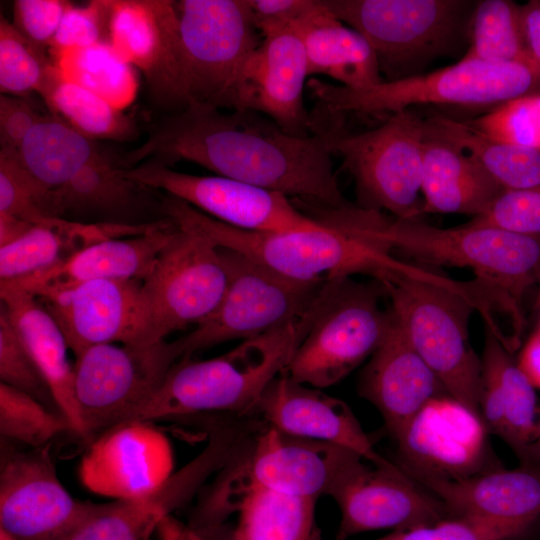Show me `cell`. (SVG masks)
<instances>
[{
    "label": "cell",
    "instance_id": "obj_1",
    "mask_svg": "<svg viewBox=\"0 0 540 540\" xmlns=\"http://www.w3.org/2000/svg\"><path fill=\"white\" fill-rule=\"evenodd\" d=\"M324 137L285 132L253 110L222 109L202 103L163 114L147 137L120 155L124 168L143 162L171 167L179 161L291 196L303 208L334 210L351 205L342 195Z\"/></svg>",
    "mask_w": 540,
    "mask_h": 540
},
{
    "label": "cell",
    "instance_id": "obj_2",
    "mask_svg": "<svg viewBox=\"0 0 540 540\" xmlns=\"http://www.w3.org/2000/svg\"><path fill=\"white\" fill-rule=\"evenodd\" d=\"M163 210L177 226L196 230L218 246L295 280L361 274L386 284L420 274L416 264L399 259L384 242L348 222H321L320 228L309 231L262 233L226 225L167 194Z\"/></svg>",
    "mask_w": 540,
    "mask_h": 540
},
{
    "label": "cell",
    "instance_id": "obj_3",
    "mask_svg": "<svg viewBox=\"0 0 540 540\" xmlns=\"http://www.w3.org/2000/svg\"><path fill=\"white\" fill-rule=\"evenodd\" d=\"M313 314L312 306L301 320L244 340L222 356L203 361L182 359L133 421L203 412L254 415L265 389L286 370Z\"/></svg>",
    "mask_w": 540,
    "mask_h": 540
},
{
    "label": "cell",
    "instance_id": "obj_4",
    "mask_svg": "<svg viewBox=\"0 0 540 540\" xmlns=\"http://www.w3.org/2000/svg\"><path fill=\"white\" fill-rule=\"evenodd\" d=\"M308 88L327 116L394 114L417 105L499 106L540 92V69L517 62L461 58L457 63L377 85L351 89L317 78Z\"/></svg>",
    "mask_w": 540,
    "mask_h": 540
},
{
    "label": "cell",
    "instance_id": "obj_5",
    "mask_svg": "<svg viewBox=\"0 0 540 540\" xmlns=\"http://www.w3.org/2000/svg\"><path fill=\"white\" fill-rule=\"evenodd\" d=\"M361 228L418 264L469 268L519 303L528 288L540 284V234L469 223L439 228L378 211L370 212Z\"/></svg>",
    "mask_w": 540,
    "mask_h": 540
},
{
    "label": "cell",
    "instance_id": "obj_6",
    "mask_svg": "<svg viewBox=\"0 0 540 540\" xmlns=\"http://www.w3.org/2000/svg\"><path fill=\"white\" fill-rule=\"evenodd\" d=\"M311 116L312 132L324 137L353 177L356 206L398 219H422L423 117L410 108L391 114L380 126L350 133L340 116H328L326 122Z\"/></svg>",
    "mask_w": 540,
    "mask_h": 540
},
{
    "label": "cell",
    "instance_id": "obj_7",
    "mask_svg": "<svg viewBox=\"0 0 540 540\" xmlns=\"http://www.w3.org/2000/svg\"><path fill=\"white\" fill-rule=\"evenodd\" d=\"M372 47L384 81L421 74L434 59L470 40V0H322Z\"/></svg>",
    "mask_w": 540,
    "mask_h": 540
},
{
    "label": "cell",
    "instance_id": "obj_8",
    "mask_svg": "<svg viewBox=\"0 0 540 540\" xmlns=\"http://www.w3.org/2000/svg\"><path fill=\"white\" fill-rule=\"evenodd\" d=\"M383 285L352 277L328 279L314 306L305 337L287 368L294 380L315 387L332 386L370 357L391 321L384 310Z\"/></svg>",
    "mask_w": 540,
    "mask_h": 540
},
{
    "label": "cell",
    "instance_id": "obj_9",
    "mask_svg": "<svg viewBox=\"0 0 540 540\" xmlns=\"http://www.w3.org/2000/svg\"><path fill=\"white\" fill-rule=\"evenodd\" d=\"M383 287L414 349L448 394L480 416L482 363L469 339L470 317L477 312L474 303L420 280L401 279Z\"/></svg>",
    "mask_w": 540,
    "mask_h": 540
},
{
    "label": "cell",
    "instance_id": "obj_10",
    "mask_svg": "<svg viewBox=\"0 0 540 540\" xmlns=\"http://www.w3.org/2000/svg\"><path fill=\"white\" fill-rule=\"evenodd\" d=\"M218 247L228 275L227 288L217 308L194 330L176 339L182 359L226 341L251 339L301 320L328 280H295Z\"/></svg>",
    "mask_w": 540,
    "mask_h": 540
},
{
    "label": "cell",
    "instance_id": "obj_11",
    "mask_svg": "<svg viewBox=\"0 0 540 540\" xmlns=\"http://www.w3.org/2000/svg\"><path fill=\"white\" fill-rule=\"evenodd\" d=\"M182 358L176 340L145 345L99 344L76 355L74 392L84 441L131 422Z\"/></svg>",
    "mask_w": 540,
    "mask_h": 540
},
{
    "label": "cell",
    "instance_id": "obj_12",
    "mask_svg": "<svg viewBox=\"0 0 540 540\" xmlns=\"http://www.w3.org/2000/svg\"><path fill=\"white\" fill-rule=\"evenodd\" d=\"M191 103L234 110L242 69L262 40L248 0L175 1Z\"/></svg>",
    "mask_w": 540,
    "mask_h": 540
},
{
    "label": "cell",
    "instance_id": "obj_13",
    "mask_svg": "<svg viewBox=\"0 0 540 540\" xmlns=\"http://www.w3.org/2000/svg\"><path fill=\"white\" fill-rule=\"evenodd\" d=\"M227 284L217 244L196 230L177 226L142 281L147 343L163 341L204 320L221 302Z\"/></svg>",
    "mask_w": 540,
    "mask_h": 540
},
{
    "label": "cell",
    "instance_id": "obj_14",
    "mask_svg": "<svg viewBox=\"0 0 540 540\" xmlns=\"http://www.w3.org/2000/svg\"><path fill=\"white\" fill-rule=\"evenodd\" d=\"M103 504L74 499L50 445L18 450L1 440L0 529L15 540H64Z\"/></svg>",
    "mask_w": 540,
    "mask_h": 540
},
{
    "label": "cell",
    "instance_id": "obj_15",
    "mask_svg": "<svg viewBox=\"0 0 540 540\" xmlns=\"http://www.w3.org/2000/svg\"><path fill=\"white\" fill-rule=\"evenodd\" d=\"M124 172L137 182L241 230L289 233L322 226L285 194L231 178L187 174L150 161L124 168Z\"/></svg>",
    "mask_w": 540,
    "mask_h": 540
},
{
    "label": "cell",
    "instance_id": "obj_16",
    "mask_svg": "<svg viewBox=\"0 0 540 540\" xmlns=\"http://www.w3.org/2000/svg\"><path fill=\"white\" fill-rule=\"evenodd\" d=\"M482 418L450 395L428 402L394 438L413 481L456 480L496 469ZM499 468V467H498Z\"/></svg>",
    "mask_w": 540,
    "mask_h": 540
},
{
    "label": "cell",
    "instance_id": "obj_17",
    "mask_svg": "<svg viewBox=\"0 0 540 540\" xmlns=\"http://www.w3.org/2000/svg\"><path fill=\"white\" fill-rule=\"evenodd\" d=\"M327 496L341 517L337 540L363 532L404 530L450 517L443 504L398 466L375 465L356 454L342 469Z\"/></svg>",
    "mask_w": 540,
    "mask_h": 540
},
{
    "label": "cell",
    "instance_id": "obj_18",
    "mask_svg": "<svg viewBox=\"0 0 540 540\" xmlns=\"http://www.w3.org/2000/svg\"><path fill=\"white\" fill-rule=\"evenodd\" d=\"M109 42L143 75L165 113L190 104L175 1L110 0Z\"/></svg>",
    "mask_w": 540,
    "mask_h": 540
},
{
    "label": "cell",
    "instance_id": "obj_19",
    "mask_svg": "<svg viewBox=\"0 0 540 540\" xmlns=\"http://www.w3.org/2000/svg\"><path fill=\"white\" fill-rule=\"evenodd\" d=\"M37 299L75 356L99 344H148L140 280H91Z\"/></svg>",
    "mask_w": 540,
    "mask_h": 540
},
{
    "label": "cell",
    "instance_id": "obj_20",
    "mask_svg": "<svg viewBox=\"0 0 540 540\" xmlns=\"http://www.w3.org/2000/svg\"><path fill=\"white\" fill-rule=\"evenodd\" d=\"M173 455L167 437L148 421L123 423L99 434L79 465L89 491L115 500L143 497L172 475Z\"/></svg>",
    "mask_w": 540,
    "mask_h": 540
},
{
    "label": "cell",
    "instance_id": "obj_21",
    "mask_svg": "<svg viewBox=\"0 0 540 540\" xmlns=\"http://www.w3.org/2000/svg\"><path fill=\"white\" fill-rule=\"evenodd\" d=\"M307 77L306 54L296 29L265 34L242 69L234 110L256 111L291 135L309 136L312 118L303 100Z\"/></svg>",
    "mask_w": 540,
    "mask_h": 540
},
{
    "label": "cell",
    "instance_id": "obj_22",
    "mask_svg": "<svg viewBox=\"0 0 540 540\" xmlns=\"http://www.w3.org/2000/svg\"><path fill=\"white\" fill-rule=\"evenodd\" d=\"M356 454L334 443L289 435L267 425L238 468V477L243 478L240 486L318 499L327 495Z\"/></svg>",
    "mask_w": 540,
    "mask_h": 540
},
{
    "label": "cell",
    "instance_id": "obj_23",
    "mask_svg": "<svg viewBox=\"0 0 540 540\" xmlns=\"http://www.w3.org/2000/svg\"><path fill=\"white\" fill-rule=\"evenodd\" d=\"M255 414L283 433L334 443L375 465L395 466L376 451L347 403L294 380L285 370L265 389Z\"/></svg>",
    "mask_w": 540,
    "mask_h": 540
},
{
    "label": "cell",
    "instance_id": "obj_24",
    "mask_svg": "<svg viewBox=\"0 0 540 540\" xmlns=\"http://www.w3.org/2000/svg\"><path fill=\"white\" fill-rule=\"evenodd\" d=\"M358 393L377 408L393 438L428 402L449 395L392 310L387 332L360 374Z\"/></svg>",
    "mask_w": 540,
    "mask_h": 540
},
{
    "label": "cell",
    "instance_id": "obj_25",
    "mask_svg": "<svg viewBox=\"0 0 540 540\" xmlns=\"http://www.w3.org/2000/svg\"><path fill=\"white\" fill-rule=\"evenodd\" d=\"M162 196L129 178L119 162H100L50 189V210L55 218L81 223L143 225L168 219Z\"/></svg>",
    "mask_w": 540,
    "mask_h": 540
},
{
    "label": "cell",
    "instance_id": "obj_26",
    "mask_svg": "<svg viewBox=\"0 0 540 540\" xmlns=\"http://www.w3.org/2000/svg\"><path fill=\"white\" fill-rule=\"evenodd\" d=\"M176 228L169 219L144 234L91 243L41 271L18 280L1 282L38 298L91 280L143 281Z\"/></svg>",
    "mask_w": 540,
    "mask_h": 540
},
{
    "label": "cell",
    "instance_id": "obj_27",
    "mask_svg": "<svg viewBox=\"0 0 540 540\" xmlns=\"http://www.w3.org/2000/svg\"><path fill=\"white\" fill-rule=\"evenodd\" d=\"M450 517H480L532 526L540 518V468H496L462 479L415 481Z\"/></svg>",
    "mask_w": 540,
    "mask_h": 540
},
{
    "label": "cell",
    "instance_id": "obj_28",
    "mask_svg": "<svg viewBox=\"0 0 540 540\" xmlns=\"http://www.w3.org/2000/svg\"><path fill=\"white\" fill-rule=\"evenodd\" d=\"M481 363L480 416L488 432L504 440L520 458L540 417L535 386L488 327Z\"/></svg>",
    "mask_w": 540,
    "mask_h": 540
},
{
    "label": "cell",
    "instance_id": "obj_29",
    "mask_svg": "<svg viewBox=\"0 0 540 540\" xmlns=\"http://www.w3.org/2000/svg\"><path fill=\"white\" fill-rule=\"evenodd\" d=\"M3 304L20 338L46 380L56 404L72 432L84 440L74 392V373L68 344L58 324L30 293L9 283L0 282Z\"/></svg>",
    "mask_w": 540,
    "mask_h": 540
},
{
    "label": "cell",
    "instance_id": "obj_30",
    "mask_svg": "<svg viewBox=\"0 0 540 540\" xmlns=\"http://www.w3.org/2000/svg\"><path fill=\"white\" fill-rule=\"evenodd\" d=\"M504 190L455 144L425 132L422 198L425 213L483 214Z\"/></svg>",
    "mask_w": 540,
    "mask_h": 540
},
{
    "label": "cell",
    "instance_id": "obj_31",
    "mask_svg": "<svg viewBox=\"0 0 540 540\" xmlns=\"http://www.w3.org/2000/svg\"><path fill=\"white\" fill-rule=\"evenodd\" d=\"M293 27L304 46L309 76L325 75L351 89L384 81L367 40L337 19L322 0Z\"/></svg>",
    "mask_w": 540,
    "mask_h": 540
},
{
    "label": "cell",
    "instance_id": "obj_32",
    "mask_svg": "<svg viewBox=\"0 0 540 540\" xmlns=\"http://www.w3.org/2000/svg\"><path fill=\"white\" fill-rule=\"evenodd\" d=\"M14 151L27 172L48 189L64 185L87 165L120 163L118 155L101 149L96 140L53 114L43 117Z\"/></svg>",
    "mask_w": 540,
    "mask_h": 540
},
{
    "label": "cell",
    "instance_id": "obj_33",
    "mask_svg": "<svg viewBox=\"0 0 540 540\" xmlns=\"http://www.w3.org/2000/svg\"><path fill=\"white\" fill-rule=\"evenodd\" d=\"M425 132L472 156L503 190L540 187V151L492 139L467 122L443 115L425 118Z\"/></svg>",
    "mask_w": 540,
    "mask_h": 540
},
{
    "label": "cell",
    "instance_id": "obj_34",
    "mask_svg": "<svg viewBox=\"0 0 540 540\" xmlns=\"http://www.w3.org/2000/svg\"><path fill=\"white\" fill-rule=\"evenodd\" d=\"M233 540H315L317 499L240 486Z\"/></svg>",
    "mask_w": 540,
    "mask_h": 540
},
{
    "label": "cell",
    "instance_id": "obj_35",
    "mask_svg": "<svg viewBox=\"0 0 540 540\" xmlns=\"http://www.w3.org/2000/svg\"><path fill=\"white\" fill-rule=\"evenodd\" d=\"M40 96L51 114L93 140L130 141L138 135L132 117L96 93L65 79L57 68Z\"/></svg>",
    "mask_w": 540,
    "mask_h": 540
},
{
    "label": "cell",
    "instance_id": "obj_36",
    "mask_svg": "<svg viewBox=\"0 0 540 540\" xmlns=\"http://www.w3.org/2000/svg\"><path fill=\"white\" fill-rule=\"evenodd\" d=\"M59 73L124 110L136 97V69L110 44L51 51Z\"/></svg>",
    "mask_w": 540,
    "mask_h": 540
},
{
    "label": "cell",
    "instance_id": "obj_37",
    "mask_svg": "<svg viewBox=\"0 0 540 540\" xmlns=\"http://www.w3.org/2000/svg\"><path fill=\"white\" fill-rule=\"evenodd\" d=\"M463 58L517 62L538 67L527 46L522 6L509 0L477 2L469 46Z\"/></svg>",
    "mask_w": 540,
    "mask_h": 540
},
{
    "label": "cell",
    "instance_id": "obj_38",
    "mask_svg": "<svg viewBox=\"0 0 540 540\" xmlns=\"http://www.w3.org/2000/svg\"><path fill=\"white\" fill-rule=\"evenodd\" d=\"M56 71L45 49L23 36L8 19L0 20V91L13 96L39 95Z\"/></svg>",
    "mask_w": 540,
    "mask_h": 540
},
{
    "label": "cell",
    "instance_id": "obj_39",
    "mask_svg": "<svg viewBox=\"0 0 540 540\" xmlns=\"http://www.w3.org/2000/svg\"><path fill=\"white\" fill-rule=\"evenodd\" d=\"M163 516V506L153 495L115 500L103 504L64 540H143Z\"/></svg>",
    "mask_w": 540,
    "mask_h": 540
},
{
    "label": "cell",
    "instance_id": "obj_40",
    "mask_svg": "<svg viewBox=\"0 0 540 540\" xmlns=\"http://www.w3.org/2000/svg\"><path fill=\"white\" fill-rule=\"evenodd\" d=\"M70 431L66 418L33 397L0 383V434L29 448L50 445L59 434Z\"/></svg>",
    "mask_w": 540,
    "mask_h": 540
},
{
    "label": "cell",
    "instance_id": "obj_41",
    "mask_svg": "<svg viewBox=\"0 0 540 540\" xmlns=\"http://www.w3.org/2000/svg\"><path fill=\"white\" fill-rule=\"evenodd\" d=\"M49 194L50 189L41 185L20 164L14 150L0 149V214L33 225L75 227L77 222L52 216Z\"/></svg>",
    "mask_w": 540,
    "mask_h": 540
},
{
    "label": "cell",
    "instance_id": "obj_42",
    "mask_svg": "<svg viewBox=\"0 0 540 540\" xmlns=\"http://www.w3.org/2000/svg\"><path fill=\"white\" fill-rule=\"evenodd\" d=\"M467 123L492 139L540 151V92L507 101Z\"/></svg>",
    "mask_w": 540,
    "mask_h": 540
},
{
    "label": "cell",
    "instance_id": "obj_43",
    "mask_svg": "<svg viewBox=\"0 0 540 540\" xmlns=\"http://www.w3.org/2000/svg\"><path fill=\"white\" fill-rule=\"evenodd\" d=\"M0 380V383L26 393L62 415L46 380L3 304L0 308Z\"/></svg>",
    "mask_w": 540,
    "mask_h": 540
},
{
    "label": "cell",
    "instance_id": "obj_44",
    "mask_svg": "<svg viewBox=\"0 0 540 540\" xmlns=\"http://www.w3.org/2000/svg\"><path fill=\"white\" fill-rule=\"evenodd\" d=\"M531 526L480 517H447L437 522L393 531L376 540H511Z\"/></svg>",
    "mask_w": 540,
    "mask_h": 540
},
{
    "label": "cell",
    "instance_id": "obj_45",
    "mask_svg": "<svg viewBox=\"0 0 540 540\" xmlns=\"http://www.w3.org/2000/svg\"><path fill=\"white\" fill-rule=\"evenodd\" d=\"M110 0H93L85 5H74L66 10L51 51L85 48L109 42Z\"/></svg>",
    "mask_w": 540,
    "mask_h": 540
},
{
    "label": "cell",
    "instance_id": "obj_46",
    "mask_svg": "<svg viewBox=\"0 0 540 540\" xmlns=\"http://www.w3.org/2000/svg\"><path fill=\"white\" fill-rule=\"evenodd\" d=\"M469 224L522 234H540V187L504 190L483 214L474 217Z\"/></svg>",
    "mask_w": 540,
    "mask_h": 540
},
{
    "label": "cell",
    "instance_id": "obj_47",
    "mask_svg": "<svg viewBox=\"0 0 540 540\" xmlns=\"http://www.w3.org/2000/svg\"><path fill=\"white\" fill-rule=\"evenodd\" d=\"M72 3L64 0H16L13 25L41 48L51 46L61 20Z\"/></svg>",
    "mask_w": 540,
    "mask_h": 540
},
{
    "label": "cell",
    "instance_id": "obj_48",
    "mask_svg": "<svg viewBox=\"0 0 540 540\" xmlns=\"http://www.w3.org/2000/svg\"><path fill=\"white\" fill-rule=\"evenodd\" d=\"M29 96H0V147L17 150L29 131L43 118Z\"/></svg>",
    "mask_w": 540,
    "mask_h": 540
},
{
    "label": "cell",
    "instance_id": "obj_49",
    "mask_svg": "<svg viewBox=\"0 0 540 540\" xmlns=\"http://www.w3.org/2000/svg\"><path fill=\"white\" fill-rule=\"evenodd\" d=\"M261 35L292 27L315 5L316 0H248Z\"/></svg>",
    "mask_w": 540,
    "mask_h": 540
},
{
    "label": "cell",
    "instance_id": "obj_50",
    "mask_svg": "<svg viewBox=\"0 0 540 540\" xmlns=\"http://www.w3.org/2000/svg\"><path fill=\"white\" fill-rule=\"evenodd\" d=\"M180 528L166 540H233V528L224 521H212Z\"/></svg>",
    "mask_w": 540,
    "mask_h": 540
},
{
    "label": "cell",
    "instance_id": "obj_51",
    "mask_svg": "<svg viewBox=\"0 0 540 540\" xmlns=\"http://www.w3.org/2000/svg\"><path fill=\"white\" fill-rule=\"evenodd\" d=\"M521 6L527 46L532 60L540 68V0Z\"/></svg>",
    "mask_w": 540,
    "mask_h": 540
},
{
    "label": "cell",
    "instance_id": "obj_52",
    "mask_svg": "<svg viewBox=\"0 0 540 540\" xmlns=\"http://www.w3.org/2000/svg\"><path fill=\"white\" fill-rule=\"evenodd\" d=\"M517 361L535 388H540V332L533 331Z\"/></svg>",
    "mask_w": 540,
    "mask_h": 540
},
{
    "label": "cell",
    "instance_id": "obj_53",
    "mask_svg": "<svg viewBox=\"0 0 540 540\" xmlns=\"http://www.w3.org/2000/svg\"><path fill=\"white\" fill-rule=\"evenodd\" d=\"M32 226L34 225L14 216L0 214V246L14 241Z\"/></svg>",
    "mask_w": 540,
    "mask_h": 540
},
{
    "label": "cell",
    "instance_id": "obj_54",
    "mask_svg": "<svg viewBox=\"0 0 540 540\" xmlns=\"http://www.w3.org/2000/svg\"><path fill=\"white\" fill-rule=\"evenodd\" d=\"M520 459L524 464L540 465V417L535 435Z\"/></svg>",
    "mask_w": 540,
    "mask_h": 540
},
{
    "label": "cell",
    "instance_id": "obj_55",
    "mask_svg": "<svg viewBox=\"0 0 540 540\" xmlns=\"http://www.w3.org/2000/svg\"><path fill=\"white\" fill-rule=\"evenodd\" d=\"M337 214H343V215L349 217L350 219H352V220L356 223L355 219H354L351 215H349L348 213H346V212H344V211H336V212H333V213L329 214L328 216H326V217L324 218L323 222H325L327 219H329V218H331L332 216L337 215ZM323 222H322V223H323ZM356 224H357V223H356ZM369 235H370V234H369ZM436 273L438 274V281L435 282V283H432V284L440 285V286L444 285V284L446 283V278H445V276H444L443 274L438 273V272H436ZM424 282H425V281H424ZM393 283H394V282H393ZM428 283H429V282H428ZM385 285H386V284H385Z\"/></svg>",
    "mask_w": 540,
    "mask_h": 540
},
{
    "label": "cell",
    "instance_id": "obj_56",
    "mask_svg": "<svg viewBox=\"0 0 540 540\" xmlns=\"http://www.w3.org/2000/svg\"><path fill=\"white\" fill-rule=\"evenodd\" d=\"M535 309L537 312V318H536V326L534 330L540 332V286H538V296L536 299Z\"/></svg>",
    "mask_w": 540,
    "mask_h": 540
},
{
    "label": "cell",
    "instance_id": "obj_57",
    "mask_svg": "<svg viewBox=\"0 0 540 540\" xmlns=\"http://www.w3.org/2000/svg\"><path fill=\"white\" fill-rule=\"evenodd\" d=\"M0 540H15L10 537L7 533L0 529Z\"/></svg>",
    "mask_w": 540,
    "mask_h": 540
},
{
    "label": "cell",
    "instance_id": "obj_58",
    "mask_svg": "<svg viewBox=\"0 0 540 540\" xmlns=\"http://www.w3.org/2000/svg\"><path fill=\"white\" fill-rule=\"evenodd\" d=\"M153 533H154V532H153ZM153 533H150V534H148L147 536H145L143 540H151V537H152V534H153Z\"/></svg>",
    "mask_w": 540,
    "mask_h": 540
},
{
    "label": "cell",
    "instance_id": "obj_59",
    "mask_svg": "<svg viewBox=\"0 0 540 540\" xmlns=\"http://www.w3.org/2000/svg\"><path fill=\"white\" fill-rule=\"evenodd\" d=\"M335 212H336V211H335ZM344 212H345V211H344ZM332 213H333V212H332ZM346 213H347V212H346ZM330 214H331V213H330ZM328 215H329V214H328ZM328 215H327V216H328ZM349 215H350V214H349ZM351 216H352V215H351ZM352 217H353V216H352ZM353 218H354V217H353ZM323 220H324V219H323ZM322 222H323V221H322ZM443 275H444V274H443ZM444 276H445V275H444ZM445 278H446V276H445ZM446 283H447V278H446ZM446 283H445L444 285H446ZM444 285H442V286H444ZM439 286H440V285H439Z\"/></svg>",
    "mask_w": 540,
    "mask_h": 540
}]
</instances>
